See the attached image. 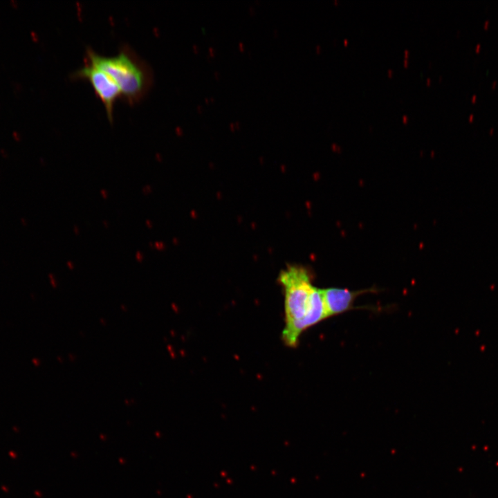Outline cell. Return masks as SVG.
Segmentation results:
<instances>
[{"label":"cell","mask_w":498,"mask_h":498,"mask_svg":"<svg viewBox=\"0 0 498 498\" xmlns=\"http://www.w3.org/2000/svg\"><path fill=\"white\" fill-rule=\"evenodd\" d=\"M279 282L284 293L286 324L282 340L294 347L304 331L327 318L322 289L314 287L308 271L299 266L282 271Z\"/></svg>","instance_id":"cell-1"},{"label":"cell","mask_w":498,"mask_h":498,"mask_svg":"<svg viewBox=\"0 0 498 498\" xmlns=\"http://www.w3.org/2000/svg\"><path fill=\"white\" fill-rule=\"evenodd\" d=\"M85 61L107 73L118 86L122 99L131 105L142 100L153 84L151 68L127 45L111 57L87 48Z\"/></svg>","instance_id":"cell-2"},{"label":"cell","mask_w":498,"mask_h":498,"mask_svg":"<svg viewBox=\"0 0 498 498\" xmlns=\"http://www.w3.org/2000/svg\"><path fill=\"white\" fill-rule=\"evenodd\" d=\"M73 79L89 82L95 93L104 104L107 118L113 122V108L116 100L122 98L118 86L104 71L85 61L82 67L72 73Z\"/></svg>","instance_id":"cell-3"},{"label":"cell","mask_w":498,"mask_h":498,"mask_svg":"<svg viewBox=\"0 0 498 498\" xmlns=\"http://www.w3.org/2000/svg\"><path fill=\"white\" fill-rule=\"evenodd\" d=\"M370 291H371L370 289L358 291L337 288L322 289L327 317L353 308L355 299L360 294Z\"/></svg>","instance_id":"cell-4"}]
</instances>
